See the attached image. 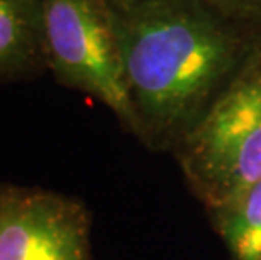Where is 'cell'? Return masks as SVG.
<instances>
[{
	"instance_id": "4",
	"label": "cell",
	"mask_w": 261,
	"mask_h": 260,
	"mask_svg": "<svg viewBox=\"0 0 261 260\" xmlns=\"http://www.w3.org/2000/svg\"><path fill=\"white\" fill-rule=\"evenodd\" d=\"M91 226L77 196L0 181V260H94Z\"/></svg>"
},
{
	"instance_id": "3",
	"label": "cell",
	"mask_w": 261,
	"mask_h": 260,
	"mask_svg": "<svg viewBox=\"0 0 261 260\" xmlns=\"http://www.w3.org/2000/svg\"><path fill=\"white\" fill-rule=\"evenodd\" d=\"M47 71L59 85L101 102L133 135L132 103L105 0H41Z\"/></svg>"
},
{
	"instance_id": "7",
	"label": "cell",
	"mask_w": 261,
	"mask_h": 260,
	"mask_svg": "<svg viewBox=\"0 0 261 260\" xmlns=\"http://www.w3.org/2000/svg\"><path fill=\"white\" fill-rule=\"evenodd\" d=\"M227 12L261 24V0H213Z\"/></svg>"
},
{
	"instance_id": "1",
	"label": "cell",
	"mask_w": 261,
	"mask_h": 260,
	"mask_svg": "<svg viewBox=\"0 0 261 260\" xmlns=\"http://www.w3.org/2000/svg\"><path fill=\"white\" fill-rule=\"evenodd\" d=\"M118 42L133 135L175 152L261 51V24L213 0H105Z\"/></svg>"
},
{
	"instance_id": "5",
	"label": "cell",
	"mask_w": 261,
	"mask_h": 260,
	"mask_svg": "<svg viewBox=\"0 0 261 260\" xmlns=\"http://www.w3.org/2000/svg\"><path fill=\"white\" fill-rule=\"evenodd\" d=\"M44 71L41 0H0V85L32 81Z\"/></svg>"
},
{
	"instance_id": "2",
	"label": "cell",
	"mask_w": 261,
	"mask_h": 260,
	"mask_svg": "<svg viewBox=\"0 0 261 260\" xmlns=\"http://www.w3.org/2000/svg\"><path fill=\"white\" fill-rule=\"evenodd\" d=\"M174 154L207 213L234 201L261 179V51Z\"/></svg>"
},
{
	"instance_id": "6",
	"label": "cell",
	"mask_w": 261,
	"mask_h": 260,
	"mask_svg": "<svg viewBox=\"0 0 261 260\" xmlns=\"http://www.w3.org/2000/svg\"><path fill=\"white\" fill-rule=\"evenodd\" d=\"M207 215L232 260H261V179Z\"/></svg>"
}]
</instances>
